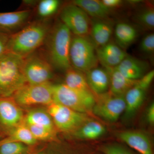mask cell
I'll use <instances>...</instances> for the list:
<instances>
[{
    "label": "cell",
    "instance_id": "1",
    "mask_svg": "<svg viewBox=\"0 0 154 154\" xmlns=\"http://www.w3.org/2000/svg\"><path fill=\"white\" fill-rule=\"evenodd\" d=\"M52 25L50 20L37 19L30 22L16 33L11 34L9 52L24 59L43 45Z\"/></svg>",
    "mask_w": 154,
    "mask_h": 154
},
{
    "label": "cell",
    "instance_id": "2",
    "mask_svg": "<svg viewBox=\"0 0 154 154\" xmlns=\"http://www.w3.org/2000/svg\"><path fill=\"white\" fill-rule=\"evenodd\" d=\"M71 32L59 19L52 25L44 44L45 55L54 69L65 72L71 66L69 48Z\"/></svg>",
    "mask_w": 154,
    "mask_h": 154
},
{
    "label": "cell",
    "instance_id": "3",
    "mask_svg": "<svg viewBox=\"0 0 154 154\" xmlns=\"http://www.w3.org/2000/svg\"><path fill=\"white\" fill-rule=\"evenodd\" d=\"M24 59L8 52L0 58V98L10 97L25 84Z\"/></svg>",
    "mask_w": 154,
    "mask_h": 154
},
{
    "label": "cell",
    "instance_id": "4",
    "mask_svg": "<svg viewBox=\"0 0 154 154\" xmlns=\"http://www.w3.org/2000/svg\"><path fill=\"white\" fill-rule=\"evenodd\" d=\"M52 96L54 103L86 114L92 111L96 102L92 92L75 90L64 84L52 85Z\"/></svg>",
    "mask_w": 154,
    "mask_h": 154
},
{
    "label": "cell",
    "instance_id": "5",
    "mask_svg": "<svg viewBox=\"0 0 154 154\" xmlns=\"http://www.w3.org/2000/svg\"><path fill=\"white\" fill-rule=\"evenodd\" d=\"M69 55L71 66L83 73L98 67L96 46L88 37L72 36Z\"/></svg>",
    "mask_w": 154,
    "mask_h": 154
},
{
    "label": "cell",
    "instance_id": "6",
    "mask_svg": "<svg viewBox=\"0 0 154 154\" xmlns=\"http://www.w3.org/2000/svg\"><path fill=\"white\" fill-rule=\"evenodd\" d=\"M53 70L45 54L36 51L24 59L23 74L27 84L38 85L50 82L53 76Z\"/></svg>",
    "mask_w": 154,
    "mask_h": 154
},
{
    "label": "cell",
    "instance_id": "7",
    "mask_svg": "<svg viewBox=\"0 0 154 154\" xmlns=\"http://www.w3.org/2000/svg\"><path fill=\"white\" fill-rule=\"evenodd\" d=\"M59 19L74 36L88 37L90 34L92 20L84 10L72 2L61 8Z\"/></svg>",
    "mask_w": 154,
    "mask_h": 154
},
{
    "label": "cell",
    "instance_id": "8",
    "mask_svg": "<svg viewBox=\"0 0 154 154\" xmlns=\"http://www.w3.org/2000/svg\"><path fill=\"white\" fill-rule=\"evenodd\" d=\"M20 106L48 105L53 101L52 85L50 82L38 85L26 83L12 96Z\"/></svg>",
    "mask_w": 154,
    "mask_h": 154
},
{
    "label": "cell",
    "instance_id": "9",
    "mask_svg": "<svg viewBox=\"0 0 154 154\" xmlns=\"http://www.w3.org/2000/svg\"><path fill=\"white\" fill-rule=\"evenodd\" d=\"M47 111L54 125L63 131L76 130L90 119L86 113H80L53 102L48 105Z\"/></svg>",
    "mask_w": 154,
    "mask_h": 154
},
{
    "label": "cell",
    "instance_id": "10",
    "mask_svg": "<svg viewBox=\"0 0 154 154\" xmlns=\"http://www.w3.org/2000/svg\"><path fill=\"white\" fill-rule=\"evenodd\" d=\"M126 107L125 95H115L109 91L98 95L92 112L105 121L115 122L125 112Z\"/></svg>",
    "mask_w": 154,
    "mask_h": 154
},
{
    "label": "cell",
    "instance_id": "11",
    "mask_svg": "<svg viewBox=\"0 0 154 154\" xmlns=\"http://www.w3.org/2000/svg\"><path fill=\"white\" fill-rule=\"evenodd\" d=\"M154 78V70L148 72L134 86L125 94L126 107L125 114L130 116L138 110L145 99L146 92L151 85Z\"/></svg>",
    "mask_w": 154,
    "mask_h": 154
},
{
    "label": "cell",
    "instance_id": "12",
    "mask_svg": "<svg viewBox=\"0 0 154 154\" xmlns=\"http://www.w3.org/2000/svg\"><path fill=\"white\" fill-rule=\"evenodd\" d=\"M24 116L21 106L12 96L0 98V126L12 130L24 123Z\"/></svg>",
    "mask_w": 154,
    "mask_h": 154
},
{
    "label": "cell",
    "instance_id": "13",
    "mask_svg": "<svg viewBox=\"0 0 154 154\" xmlns=\"http://www.w3.org/2000/svg\"><path fill=\"white\" fill-rule=\"evenodd\" d=\"M33 11L19 10L15 12H0V30L12 34L30 22Z\"/></svg>",
    "mask_w": 154,
    "mask_h": 154
},
{
    "label": "cell",
    "instance_id": "14",
    "mask_svg": "<svg viewBox=\"0 0 154 154\" xmlns=\"http://www.w3.org/2000/svg\"><path fill=\"white\" fill-rule=\"evenodd\" d=\"M149 67L147 62L128 55L116 67L125 77L134 81L140 79L149 72Z\"/></svg>",
    "mask_w": 154,
    "mask_h": 154
},
{
    "label": "cell",
    "instance_id": "15",
    "mask_svg": "<svg viewBox=\"0 0 154 154\" xmlns=\"http://www.w3.org/2000/svg\"><path fill=\"white\" fill-rule=\"evenodd\" d=\"M87 83L91 92L97 96L108 92L110 87L109 72L105 67H97L85 73Z\"/></svg>",
    "mask_w": 154,
    "mask_h": 154
},
{
    "label": "cell",
    "instance_id": "16",
    "mask_svg": "<svg viewBox=\"0 0 154 154\" xmlns=\"http://www.w3.org/2000/svg\"><path fill=\"white\" fill-rule=\"evenodd\" d=\"M113 32V23L109 19H92L90 35L96 48L110 42Z\"/></svg>",
    "mask_w": 154,
    "mask_h": 154
},
{
    "label": "cell",
    "instance_id": "17",
    "mask_svg": "<svg viewBox=\"0 0 154 154\" xmlns=\"http://www.w3.org/2000/svg\"><path fill=\"white\" fill-rule=\"evenodd\" d=\"M118 137L140 154H153L149 139L143 133L137 131H122L119 134Z\"/></svg>",
    "mask_w": 154,
    "mask_h": 154
},
{
    "label": "cell",
    "instance_id": "18",
    "mask_svg": "<svg viewBox=\"0 0 154 154\" xmlns=\"http://www.w3.org/2000/svg\"><path fill=\"white\" fill-rule=\"evenodd\" d=\"M110 75L109 92L113 95H125L127 92L135 85L137 80H130L122 74L116 67L105 68Z\"/></svg>",
    "mask_w": 154,
    "mask_h": 154
},
{
    "label": "cell",
    "instance_id": "19",
    "mask_svg": "<svg viewBox=\"0 0 154 154\" xmlns=\"http://www.w3.org/2000/svg\"><path fill=\"white\" fill-rule=\"evenodd\" d=\"M117 45L124 50L129 47L137 38V30L131 24L125 22H118L114 29Z\"/></svg>",
    "mask_w": 154,
    "mask_h": 154
},
{
    "label": "cell",
    "instance_id": "20",
    "mask_svg": "<svg viewBox=\"0 0 154 154\" xmlns=\"http://www.w3.org/2000/svg\"><path fill=\"white\" fill-rule=\"evenodd\" d=\"M72 2L81 8L93 19H109L112 11L99 0H74Z\"/></svg>",
    "mask_w": 154,
    "mask_h": 154
},
{
    "label": "cell",
    "instance_id": "21",
    "mask_svg": "<svg viewBox=\"0 0 154 154\" xmlns=\"http://www.w3.org/2000/svg\"><path fill=\"white\" fill-rule=\"evenodd\" d=\"M105 127L98 122L90 120L76 130L75 136L84 140H96L106 132Z\"/></svg>",
    "mask_w": 154,
    "mask_h": 154
},
{
    "label": "cell",
    "instance_id": "22",
    "mask_svg": "<svg viewBox=\"0 0 154 154\" xmlns=\"http://www.w3.org/2000/svg\"><path fill=\"white\" fill-rule=\"evenodd\" d=\"M24 123L55 131V125L47 110L36 109L30 110L25 116Z\"/></svg>",
    "mask_w": 154,
    "mask_h": 154
},
{
    "label": "cell",
    "instance_id": "23",
    "mask_svg": "<svg viewBox=\"0 0 154 154\" xmlns=\"http://www.w3.org/2000/svg\"><path fill=\"white\" fill-rule=\"evenodd\" d=\"M17 142L25 144L29 146L37 142L28 127L25 123L20 125L11 131L8 136L0 140V143Z\"/></svg>",
    "mask_w": 154,
    "mask_h": 154
},
{
    "label": "cell",
    "instance_id": "24",
    "mask_svg": "<svg viewBox=\"0 0 154 154\" xmlns=\"http://www.w3.org/2000/svg\"><path fill=\"white\" fill-rule=\"evenodd\" d=\"M65 72V85L78 91L91 92L84 73L72 67H71Z\"/></svg>",
    "mask_w": 154,
    "mask_h": 154
},
{
    "label": "cell",
    "instance_id": "25",
    "mask_svg": "<svg viewBox=\"0 0 154 154\" xmlns=\"http://www.w3.org/2000/svg\"><path fill=\"white\" fill-rule=\"evenodd\" d=\"M60 5L61 2L58 0L38 1L35 9L39 19L50 20L60 11Z\"/></svg>",
    "mask_w": 154,
    "mask_h": 154
},
{
    "label": "cell",
    "instance_id": "26",
    "mask_svg": "<svg viewBox=\"0 0 154 154\" xmlns=\"http://www.w3.org/2000/svg\"><path fill=\"white\" fill-rule=\"evenodd\" d=\"M135 22L145 30H152L154 27V10L148 6L139 11L134 17Z\"/></svg>",
    "mask_w": 154,
    "mask_h": 154
},
{
    "label": "cell",
    "instance_id": "27",
    "mask_svg": "<svg viewBox=\"0 0 154 154\" xmlns=\"http://www.w3.org/2000/svg\"><path fill=\"white\" fill-rule=\"evenodd\" d=\"M97 54L108 56L111 57H120L125 58L128 55L125 51L118 45L113 42H109L107 44L96 48Z\"/></svg>",
    "mask_w": 154,
    "mask_h": 154
},
{
    "label": "cell",
    "instance_id": "28",
    "mask_svg": "<svg viewBox=\"0 0 154 154\" xmlns=\"http://www.w3.org/2000/svg\"><path fill=\"white\" fill-rule=\"evenodd\" d=\"M29 146L21 143H0V154H29Z\"/></svg>",
    "mask_w": 154,
    "mask_h": 154
},
{
    "label": "cell",
    "instance_id": "29",
    "mask_svg": "<svg viewBox=\"0 0 154 154\" xmlns=\"http://www.w3.org/2000/svg\"><path fill=\"white\" fill-rule=\"evenodd\" d=\"M25 125L28 127L31 134L37 141L38 140L45 141L52 140L55 138V131L51 130L42 127L30 125Z\"/></svg>",
    "mask_w": 154,
    "mask_h": 154
},
{
    "label": "cell",
    "instance_id": "30",
    "mask_svg": "<svg viewBox=\"0 0 154 154\" xmlns=\"http://www.w3.org/2000/svg\"><path fill=\"white\" fill-rule=\"evenodd\" d=\"M139 49L142 53L147 55H152L154 53V34H146L142 38Z\"/></svg>",
    "mask_w": 154,
    "mask_h": 154
},
{
    "label": "cell",
    "instance_id": "31",
    "mask_svg": "<svg viewBox=\"0 0 154 154\" xmlns=\"http://www.w3.org/2000/svg\"><path fill=\"white\" fill-rule=\"evenodd\" d=\"M104 154H132L124 148L115 145H108L101 148Z\"/></svg>",
    "mask_w": 154,
    "mask_h": 154
},
{
    "label": "cell",
    "instance_id": "32",
    "mask_svg": "<svg viewBox=\"0 0 154 154\" xmlns=\"http://www.w3.org/2000/svg\"><path fill=\"white\" fill-rule=\"evenodd\" d=\"M11 35L0 30V58L9 52L8 44Z\"/></svg>",
    "mask_w": 154,
    "mask_h": 154
},
{
    "label": "cell",
    "instance_id": "33",
    "mask_svg": "<svg viewBox=\"0 0 154 154\" xmlns=\"http://www.w3.org/2000/svg\"><path fill=\"white\" fill-rule=\"evenodd\" d=\"M102 4L108 9L113 11L121 7L123 4V1L121 0H102Z\"/></svg>",
    "mask_w": 154,
    "mask_h": 154
},
{
    "label": "cell",
    "instance_id": "34",
    "mask_svg": "<svg viewBox=\"0 0 154 154\" xmlns=\"http://www.w3.org/2000/svg\"><path fill=\"white\" fill-rule=\"evenodd\" d=\"M39 1L36 0H24L22 2V7L23 10H31L36 8Z\"/></svg>",
    "mask_w": 154,
    "mask_h": 154
},
{
    "label": "cell",
    "instance_id": "35",
    "mask_svg": "<svg viewBox=\"0 0 154 154\" xmlns=\"http://www.w3.org/2000/svg\"><path fill=\"white\" fill-rule=\"evenodd\" d=\"M146 119L148 122L151 125L154 123V104L152 103L149 105L146 112Z\"/></svg>",
    "mask_w": 154,
    "mask_h": 154
},
{
    "label": "cell",
    "instance_id": "36",
    "mask_svg": "<svg viewBox=\"0 0 154 154\" xmlns=\"http://www.w3.org/2000/svg\"><path fill=\"white\" fill-rule=\"evenodd\" d=\"M35 154H44L43 153H35Z\"/></svg>",
    "mask_w": 154,
    "mask_h": 154
},
{
    "label": "cell",
    "instance_id": "37",
    "mask_svg": "<svg viewBox=\"0 0 154 154\" xmlns=\"http://www.w3.org/2000/svg\"><path fill=\"white\" fill-rule=\"evenodd\" d=\"M28 154H35V153H29Z\"/></svg>",
    "mask_w": 154,
    "mask_h": 154
}]
</instances>
